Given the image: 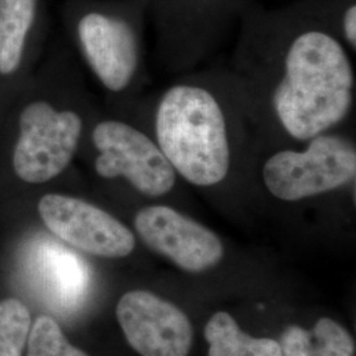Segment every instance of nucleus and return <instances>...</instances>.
Instances as JSON below:
<instances>
[{
    "mask_svg": "<svg viewBox=\"0 0 356 356\" xmlns=\"http://www.w3.org/2000/svg\"><path fill=\"white\" fill-rule=\"evenodd\" d=\"M134 226L147 247L188 272L216 267L225 256V244L213 229L168 204L141 207Z\"/></svg>",
    "mask_w": 356,
    "mask_h": 356,
    "instance_id": "nucleus-7",
    "label": "nucleus"
},
{
    "mask_svg": "<svg viewBox=\"0 0 356 356\" xmlns=\"http://www.w3.org/2000/svg\"><path fill=\"white\" fill-rule=\"evenodd\" d=\"M282 356H353L355 344L348 331L330 318H321L312 331L291 326L281 338Z\"/></svg>",
    "mask_w": 356,
    "mask_h": 356,
    "instance_id": "nucleus-11",
    "label": "nucleus"
},
{
    "mask_svg": "<svg viewBox=\"0 0 356 356\" xmlns=\"http://www.w3.org/2000/svg\"><path fill=\"white\" fill-rule=\"evenodd\" d=\"M116 317L129 346L141 356H188L193 343L189 318L177 306L145 291L120 298Z\"/></svg>",
    "mask_w": 356,
    "mask_h": 356,
    "instance_id": "nucleus-9",
    "label": "nucleus"
},
{
    "mask_svg": "<svg viewBox=\"0 0 356 356\" xmlns=\"http://www.w3.org/2000/svg\"><path fill=\"white\" fill-rule=\"evenodd\" d=\"M36 0H0V74L8 76L22 63Z\"/></svg>",
    "mask_w": 356,
    "mask_h": 356,
    "instance_id": "nucleus-13",
    "label": "nucleus"
},
{
    "mask_svg": "<svg viewBox=\"0 0 356 356\" xmlns=\"http://www.w3.org/2000/svg\"><path fill=\"white\" fill-rule=\"evenodd\" d=\"M26 276L38 298L61 314L76 312L89 291V268L60 243H36L26 256Z\"/></svg>",
    "mask_w": 356,
    "mask_h": 356,
    "instance_id": "nucleus-10",
    "label": "nucleus"
},
{
    "mask_svg": "<svg viewBox=\"0 0 356 356\" xmlns=\"http://www.w3.org/2000/svg\"><path fill=\"white\" fill-rule=\"evenodd\" d=\"M231 74L268 141L302 144L343 129L354 113L351 51L323 28L309 26L282 41L244 45Z\"/></svg>",
    "mask_w": 356,
    "mask_h": 356,
    "instance_id": "nucleus-1",
    "label": "nucleus"
},
{
    "mask_svg": "<svg viewBox=\"0 0 356 356\" xmlns=\"http://www.w3.org/2000/svg\"><path fill=\"white\" fill-rule=\"evenodd\" d=\"M31 314L22 301L7 298L0 302V356H22L29 331Z\"/></svg>",
    "mask_w": 356,
    "mask_h": 356,
    "instance_id": "nucleus-14",
    "label": "nucleus"
},
{
    "mask_svg": "<svg viewBox=\"0 0 356 356\" xmlns=\"http://www.w3.org/2000/svg\"><path fill=\"white\" fill-rule=\"evenodd\" d=\"M76 35L86 63L104 89L124 92L140 78V38L128 22L103 13H88L79 20Z\"/></svg>",
    "mask_w": 356,
    "mask_h": 356,
    "instance_id": "nucleus-8",
    "label": "nucleus"
},
{
    "mask_svg": "<svg viewBox=\"0 0 356 356\" xmlns=\"http://www.w3.org/2000/svg\"><path fill=\"white\" fill-rule=\"evenodd\" d=\"M147 120L181 181L216 189L251 177L264 135L231 72L185 73L148 106Z\"/></svg>",
    "mask_w": 356,
    "mask_h": 356,
    "instance_id": "nucleus-2",
    "label": "nucleus"
},
{
    "mask_svg": "<svg viewBox=\"0 0 356 356\" xmlns=\"http://www.w3.org/2000/svg\"><path fill=\"white\" fill-rule=\"evenodd\" d=\"M26 356H89L69 343L54 319L38 317L29 331Z\"/></svg>",
    "mask_w": 356,
    "mask_h": 356,
    "instance_id": "nucleus-15",
    "label": "nucleus"
},
{
    "mask_svg": "<svg viewBox=\"0 0 356 356\" xmlns=\"http://www.w3.org/2000/svg\"><path fill=\"white\" fill-rule=\"evenodd\" d=\"M38 213L51 232L70 247L108 259L126 257L136 247L135 234L95 204L65 194H47Z\"/></svg>",
    "mask_w": 356,
    "mask_h": 356,
    "instance_id": "nucleus-6",
    "label": "nucleus"
},
{
    "mask_svg": "<svg viewBox=\"0 0 356 356\" xmlns=\"http://www.w3.org/2000/svg\"><path fill=\"white\" fill-rule=\"evenodd\" d=\"M97 151L94 169L104 179L122 178L147 198H163L176 189L177 173L145 127L120 119L98 122L91 132Z\"/></svg>",
    "mask_w": 356,
    "mask_h": 356,
    "instance_id": "nucleus-4",
    "label": "nucleus"
},
{
    "mask_svg": "<svg viewBox=\"0 0 356 356\" xmlns=\"http://www.w3.org/2000/svg\"><path fill=\"white\" fill-rule=\"evenodd\" d=\"M85 122L74 110H57L48 102L31 103L20 115V135L13 169L28 184L60 176L76 157Z\"/></svg>",
    "mask_w": 356,
    "mask_h": 356,
    "instance_id": "nucleus-5",
    "label": "nucleus"
},
{
    "mask_svg": "<svg viewBox=\"0 0 356 356\" xmlns=\"http://www.w3.org/2000/svg\"><path fill=\"white\" fill-rule=\"evenodd\" d=\"M341 29L342 35L341 40L343 41L344 45L347 49L353 53L356 51V6L351 4L346 8V11L342 16V23H341Z\"/></svg>",
    "mask_w": 356,
    "mask_h": 356,
    "instance_id": "nucleus-16",
    "label": "nucleus"
},
{
    "mask_svg": "<svg viewBox=\"0 0 356 356\" xmlns=\"http://www.w3.org/2000/svg\"><path fill=\"white\" fill-rule=\"evenodd\" d=\"M209 356H282L279 342L243 332L229 313L218 312L204 329Z\"/></svg>",
    "mask_w": 356,
    "mask_h": 356,
    "instance_id": "nucleus-12",
    "label": "nucleus"
},
{
    "mask_svg": "<svg viewBox=\"0 0 356 356\" xmlns=\"http://www.w3.org/2000/svg\"><path fill=\"white\" fill-rule=\"evenodd\" d=\"M251 178L284 204H298L343 189L355 191V140L344 128L302 144L263 138Z\"/></svg>",
    "mask_w": 356,
    "mask_h": 356,
    "instance_id": "nucleus-3",
    "label": "nucleus"
}]
</instances>
